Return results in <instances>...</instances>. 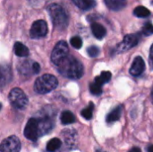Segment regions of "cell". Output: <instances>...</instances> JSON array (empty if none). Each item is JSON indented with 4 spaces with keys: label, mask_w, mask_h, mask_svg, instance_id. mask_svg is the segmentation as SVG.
<instances>
[{
    "label": "cell",
    "mask_w": 153,
    "mask_h": 152,
    "mask_svg": "<svg viewBox=\"0 0 153 152\" xmlns=\"http://www.w3.org/2000/svg\"><path fill=\"white\" fill-rule=\"evenodd\" d=\"M57 68L63 76L74 80L80 79L83 75L84 71L82 64L69 55L57 65Z\"/></svg>",
    "instance_id": "1"
},
{
    "label": "cell",
    "mask_w": 153,
    "mask_h": 152,
    "mask_svg": "<svg viewBox=\"0 0 153 152\" xmlns=\"http://www.w3.org/2000/svg\"><path fill=\"white\" fill-rule=\"evenodd\" d=\"M48 11L56 29L62 30L67 27L68 16L61 5L57 4H52L48 7Z\"/></svg>",
    "instance_id": "2"
},
{
    "label": "cell",
    "mask_w": 153,
    "mask_h": 152,
    "mask_svg": "<svg viewBox=\"0 0 153 152\" xmlns=\"http://www.w3.org/2000/svg\"><path fill=\"white\" fill-rule=\"evenodd\" d=\"M58 85L57 79L52 74H44L39 77L34 83V90L39 94H46L55 90Z\"/></svg>",
    "instance_id": "3"
},
{
    "label": "cell",
    "mask_w": 153,
    "mask_h": 152,
    "mask_svg": "<svg viewBox=\"0 0 153 152\" xmlns=\"http://www.w3.org/2000/svg\"><path fill=\"white\" fill-rule=\"evenodd\" d=\"M9 100L11 104L18 109H24L29 103V99L27 96L19 88H14L10 91Z\"/></svg>",
    "instance_id": "4"
},
{
    "label": "cell",
    "mask_w": 153,
    "mask_h": 152,
    "mask_svg": "<svg viewBox=\"0 0 153 152\" xmlns=\"http://www.w3.org/2000/svg\"><path fill=\"white\" fill-rule=\"evenodd\" d=\"M69 53V47L65 41L61 40L57 42V44L55 46L52 54H51V61L55 65H58L62 60H64Z\"/></svg>",
    "instance_id": "5"
},
{
    "label": "cell",
    "mask_w": 153,
    "mask_h": 152,
    "mask_svg": "<svg viewBox=\"0 0 153 152\" xmlns=\"http://www.w3.org/2000/svg\"><path fill=\"white\" fill-rule=\"evenodd\" d=\"M24 136L30 140V141H37L38 138L39 136H41L40 134V128H39V119L36 117H32L30 118L24 129Z\"/></svg>",
    "instance_id": "6"
},
{
    "label": "cell",
    "mask_w": 153,
    "mask_h": 152,
    "mask_svg": "<svg viewBox=\"0 0 153 152\" xmlns=\"http://www.w3.org/2000/svg\"><path fill=\"white\" fill-rule=\"evenodd\" d=\"M20 140L14 135L4 139L0 144V152H20Z\"/></svg>",
    "instance_id": "7"
},
{
    "label": "cell",
    "mask_w": 153,
    "mask_h": 152,
    "mask_svg": "<svg viewBox=\"0 0 153 152\" xmlns=\"http://www.w3.org/2000/svg\"><path fill=\"white\" fill-rule=\"evenodd\" d=\"M47 33H48V25L47 22L43 20H38L34 22L30 30V35L32 39H39L45 37Z\"/></svg>",
    "instance_id": "8"
},
{
    "label": "cell",
    "mask_w": 153,
    "mask_h": 152,
    "mask_svg": "<svg viewBox=\"0 0 153 152\" xmlns=\"http://www.w3.org/2000/svg\"><path fill=\"white\" fill-rule=\"evenodd\" d=\"M138 41H139V39H138V38H137L136 35H133V34L126 35L124 38L123 41L117 46V48L121 52L127 51L130 48L135 47L138 44Z\"/></svg>",
    "instance_id": "9"
},
{
    "label": "cell",
    "mask_w": 153,
    "mask_h": 152,
    "mask_svg": "<svg viewBox=\"0 0 153 152\" xmlns=\"http://www.w3.org/2000/svg\"><path fill=\"white\" fill-rule=\"evenodd\" d=\"M13 77L12 69L7 65H0V88L7 85Z\"/></svg>",
    "instance_id": "10"
},
{
    "label": "cell",
    "mask_w": 153,
    "mask_h": 152,
    "mask_svg": "<svg viewBox=\"0 0 153 152\" xmlns=\"http://www.w3.org/2000/svg\"><path fill=\"white\" fill-rule=\"evenodd\" d=\"M145 70V62L141 56H136L131 65L130 73L133 76H139L141 75Z\"/></svg>",
    "instance_id": "11"
},
{
    "label": "cell",
    "mask_w": 153,
    "mask_h": 152,
    "mask_svg": "<svg viewBox=\"0 0 153 152\" xmlns=\"http://www.w3.org/2000/svg\"><path fill=\"white\" fill-rule=\"evenodd\" d=\"M91 31H92L93 35L95 36V38H97L99 39H103L107 34V30H106L105 27L98 22L91 23Z\"/></svg>",
    "instance_id": "12"
},
{
    "label": "cell",
    "mask_w": 153,
    "mask_h": 152,
    "mask_svg": "<svg viewBox=\"0 0 153 152\" xmlns=\"http://www.w3.org/2000/svg\"><path fill=\"white\" fill-rule=\"evenodd\" d=\"M13 51H14V54L17 56H20V57H26L30 54L29 48L24 44H22L21 42H16L14 44Z\"/></svg>",
    "instance_id": "13"
},
{
    "label": "cell",
    "mask_w": 153,
    "mask_h": 152,
    "mask_svg": "<svg viewBox=\"0 0 153 152\" xmlns=\"http://www.w3.org/2000/svg\"><path fill=\"white\" fill-rule=\"evenodd\" d=\"M105 3L109 9L119 11L126 6V0H105Z\"/></svg>",
    "instance_id": "14"
},
{
    "label": "cell",
    "mask_w": 153,
    "mask_h": 152,
    "mask_svg": "<svg viewBox=\"0 0 153 152\" xmlns=\"http://www.w3.org/2000/svg\"><path fill=\"white\" fill-rule=\"evenodd\" d=\"M122 114V108L121 107H117L114 110H112L107 116V123H114L117 120L120 119Z\"/></svg>",
    "instance_id": "15"
},
{
    "label": "cell",
    "mask_w": 153,
    "mask_h": 152,
    "mask_svg": "<svg viewBox=\"0 0 153 152\" xmlns=\"http://www.w3.org/2000/svg\"><path fill=\"white\" fill-rule=\"evenodd\" d=\"M74 3L83 10H88L95 6L96 0H73Z\"/></svg>",
    "instance_id": "16"
},
{
    "label": "cell",
    "mask_w": 153,
    "mask_h": 152,
    "mask_svg": "<svg viewBox=\"0 0 153 152\" xmlns=\"http://www.w3.org/2000/svg\"><path fill=\"white\" fill-rule=\"evenodd\" d=\"M60 120H61V122H62L63 125H70V124L74 123V121H75V116H74V115L72 112H70V111H64V112L61 114Z\"/></svg>",
    "instance_id": "17"
},
{
    "label": "cell",
    "mask_w": 153,
    "mask_h": 152,
    "mask_svg": "<svg viewBox=\"0 0 153 152\" xmlns=\"http://www.w3.org/2000/svg\"><path fill=\"white\" fill-rule=\"evenodd\" d=\"M111 77H112L111 73L108 71H105V72H102L100 76H97L95 78V82L100 85H102L104 83L108 82L111 80Z\"/></svg>",
    "instance_id": "18"
},
{
    "label": "cell",
    "mask_w": 153,
    "mask_h": 152,
    "mask_svg": "<svg viewBox=\"0 0 153 152\" xmlns=\"http://www.w3.org/2000/svg\"><path fill=\"white\" fill-rule=\"evenodd\" d=\"M62 145V142L58 138H54L48 142L47 144V151L49 152H55L57 151Z\"/></svg>",
    "instance_id": "19"
},
{
    "label": "cell",
    "mask_w": 153,
    "mask_h": 152,
    "mask_svg": "<svg viewBox=\"0 0 153 152\" xmlns=\"http://www.w3.org/2000/svg\"><path fill=\"white\" fill-rule=\"evenodd\" d=\"M134 14L137 17H140V18H145L151 14V12L149 9H147L144 6H137L134 10Z\"/></svg>",
    "instance_id": "20"
},
{
    "label": "cell",
    "mask_w": 153,
    "mask_h": 152,
    "mask_svg": "<svg viewBox=\"0 0 153 152\" xmlns=\"http://www.w3.org/2000/svg\"><path fill=\"white\" fill-rule=\"evenodd\" d=\"M93 108H94L93 103H90L89 106H88L86 108H84V109L81 112L82 117L85 118L86 120L91 119V117H92V113H93Z\"/></svg>",
    "instance_id": "21"
},
{
    "label": "cell",
    "mask_w": 153,
    "mask_h": 152,
    "mask_svg": "<svg viewBox=\"0 0 153 152\" xmlns=\"http://www.w3.org/2000/svg\"><path fill=\"white\" fill-rule=\"evenodd\" d=\"M90 91L91 92V94L93 95H96V96H99L102 93V88H101V85L96 83L95 82L91 83L90 85Z\"/></svg>",
    "instance_id": "22"
},
{
    "label": "cell",
    "mask_w": 153,
    "mask_h": 152,
    "mask_svg": "<svg viewBox=\"0 0 153 152\" xmlns=\"http://www.w3.org/2000/svg\"><path fill=\"white\" fill-rule=\"evenodd\" d=\"M70 43H71V45H72L74 48H76V49L81 48L82 46V39H81L80 37H78V36L73 37V38L71 39V40H70Z\"/></svg>",
    "instance_id": "23"
},
{
    "label": "cell",
    "mask_w": 153,
    "mask_h": 152,
    "mask_svg": "<svg viewBox=\"0 0 153 152\" xmlns=\"http://www.w3.org/2000/svg\"><path fill=\"white\" fill-rule=\"evenodd\" d=\"M87 53L91 57H96L100 54V48L96 46H91L87 49Z\"/></svg>",
    "instance_id": "24"
},
{
    "label": "cell",
    "mask_w": 153,
    "mask_h": 152,
    "mask_svg": "<svg viewBox=\"0 0 153 152\" xmlns=\"http://www.w3.org/2000/svg\"><path fill=\"white\" fill-rule=\"evenodd\" d=\"M143 34L145 36H151L153 34V24L151 22L146 23L143 28Z\"/></svg>",
    "instance_id": "25"
},
{
    "label": "cell",
    "mask_w": 153,
    "mask_h": 152,
    "mask_svg": "<svg viewBox=\"0 0 153 152\" xmlns=\"http://www.w3.org/2000/svg\"><path fill=\"white\" fill-rule=\"evenodd\" d=\"M40 71V66L38 63L32 64V73H38Z\"/></svg>",
    "instance_id": "26"
},
{
    "label": "cell",
    "mask_w": 153,
    "mask_h": 152,
    "mask_svg": "<svg viewBox=\"0 0 153 152\" xmlns=\"http://www.w3.org/2000/svg\"><path fill=\"white\" fill-rule=\"evenodd\" d=\"M150 63H151L152 67L153 68V44L152 45V47L150 50Z\"/></svg>",
    "instance_id": "27"
},
{
    "label": "cell",
    "mask_w": 153,
    "mask_h": 152,
    "mask_svg": "<svg viewBox=\"0 0 153 152\" xmlns=\"http://www.w3.org/2000/svg\"><path fill=\"white\" fill-rule=\"evenodd\" d=\"M129 152H142V151H141V149H139V148H137V147H134V148H133L132 150H130V151Z\"/></svg>",
    "instance_id": "28"
},
{
    "label": "cell",
    "mask_w": 153,
    "mask_h": 152,
    "mask_svg": "<svg viewBox=\"0 0 153 152\" xmlns=\"http://www.w3.org/2000/svg\"><path fill=\"white\" fill-rule=\"evenodd\" d=\"M148 152H153V145H151L148 147Z\"/></svg>",
    "instance_id": "29"
},
{
    "label": "cell",
    "mask_w": 153,
    "mask_h": 152,
    "mask_svg": "<svg viewBox=\"0 0 153 152\" xmlns=\"http://www.w3.org/2000/svg\"><path fill=\"white\" fill-rule=\"evenodd\" d=\"M152 101H153V90H152Z\"/></svg>",
    "instance_id": "30"
},
{
    "label": "cell",
    "mask_w": 153,
    "mask_h": 152,
    "mask_svg": "<svg viewBox=\"0 0 153 152\" xmlns=\"http://www.w3.org/2000/svg\"><path fill=\"white\" fill-rule=\"evenodd\" d=\"M0 108H1V105H0Z\"/></svg>",
    "instance_id": "31"
},
{
    "label": "cell",
    "mask_w": 153,
    "mask_h": 152,
    "mask_svg": "<svg viewBox=\"0 0 153 152\" xmlns=\"http://www.w3.org/2000/svg\"><path fill=\"white\" fill-rule=\"evenodd\" d=\"M152 4H153V1H152Z\"/></svg>",
    "instance_id": "32"
}]
</instances>
